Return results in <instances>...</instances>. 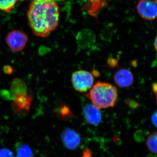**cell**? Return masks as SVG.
<instances>
[{
    "label": "cell",
    "mask_w": 157,
    "mask_h": 157,
    "mask_svg": "<svg viewBox=\"0 0 157 157\" xmlns=\"http://www.w3.org/2000/svg\"><path fill=\"white\" fill-rule=\"evenodd\" d=\"M151 89L155 94L157 93V82H154L152 84Z\"/></svg>",
    "instance_id": "22"
},
{
    "label": "cell",
    "mask_w": 157,
    "mask_h": 157,
    "mask_svg": "<svg viewBox=\"0 0 157 157\" xmlns=\"http://www.w3.org/2000/svg\"><path fill=\"white\" fill-rule=\"evenodd\" d=\"M16 157H33V153L31 147L21 142L16 143L15 146Z\"/></svg>",
    "instance_id": "12"
},
{
    "label": "cell",
    "mask_w": 157,
    "mask_h": 157,
    "mask_svg": "<svg viewBox=\"0 0 157 157\" xmlns=\"http://www.w3.org/2000/svg\"><path fill=\"white\" fill-rule=\"evenodd\" d=\"M155 96L156 100V103L157 104V93H156V94H155Z\"/></svg>",
    "instance_id": "25"
},
{
    "label": "cell",
    "mask_w": 157,
    "mask_h": 157,
    "mask_svg": "<svg viewBox=\"0 0 157 157\" xmlns=\"http://www.w3.org/2000/svg\"><path fill=\"white\" fill-rule=\"evenodd\" d=\"M137 13L143 19L153 21L157 18V0H139Z\"/></svg>",
    "instance_id": "5"
},
{
    "label": "cell",
    "mask_w": 157,
    "mask_h": 157,
    "mask_svg": "<svg viewBox=\"0 0 157 157\" xmlns=\"http://www.w3.org/2000/svg\"><path fill=\"white\" fill-rule=\"evenodd\" d=\"M33 97L28 93L13 97L12 108L14 115H25L30 109Z\"/></svg>",
    "instance_id": "6"
},
{
    "label": "cell",
    "mask_w": 157,
    "mask_h": 157,
    "mask_svg": "<svg viewBox=\"0 0 157 157\" xmlns=\"http://www.w3.org/2000/svg\"><path fill=\"white\" fill-rule=\"evenodd\" d=\"M38 1V0H33V1Z\"/></svg>",
    "instance_id": "26"
},
{
    "label": "cell",
    "mask_w": 157,
    "mask_h": 157,
    "mask_svg": "<svg viewBox=\"0 0 157 157\" xmlns=\"http://www.w3.org/2000/svg\"><path fill=\"white\" fill-rule=\"evenodd\" d=\"M93 76H96V77H99L100 76V73L98 72V70H93L92 73Z\"/></svg>",
    "instance_id": "23"
},
{
    "label": "cell",
    "mask_w": 157,
    "mask_h": 157,
    "mask_svg": "<svg viewBox=\"0 0 157 157\" xmlns=\"http://www.w3.org/2000/svg\"><path fill=\"white\" fill-rule=\"evenodd\" d=\"M82 157H92L91 152L88 148H86L83 151V155Z\"/></svg>",
    "instance_id": "21"
},
{
    "label": "cell",
    "mask_w": 157,
    "mask_h": 157,
    "mask_svg": "<svg viewBox=\"0 0 157 157\" xmlns=\"http://www.w3.org/2000/svg\"><path fill=\"white\" fill-rule=\"evenodd\" d=\"M126 103L129 107L132 109H137L139 107V104L138 103L132 99H127L126 100Z\"/></svg>",
    "instance_id": "17"
},
{
    "label": "cell",
    "mask_w": 157,
    "mask_h": 157,
    "mask_svg": "<svg viewBox=\"0 0 157 157\" xmlns=\"http://www.w3.org/2000/svg\"><path fill=\"white\" fill-rule=\"evenodd\" d=\"M20 1H22V0H20Z\"/></svg>",
    "instance_id": "27"
},
{
    "label": "cell",
    "mask_w": 157,
    "mask_h": 157,
    "mask_svg": "<svg viewBox=\"0 0 157 157\" xmlns=\"http://www.w3.org/2000/svg\"><path fill=\"white\" fill-rule=\"evenodd\" d=\"M100 109L94 104L86 105L83 109V113L86 120L93 125H98L101 123L102 115Z\"/></svg>",
    "instance_id": "9"
},
{
    "label": "cell",
    "mask_w": 157,
    "mask_h": 157,
    "mask_svg": "<svg viewBox=\"0 0 157 157\" xmlns=\"http://www.w3.org/2000/svg\"><path fill=\"white\" fill-rule=\"evenodd\" d=\"M113 79L115 84L121 88L130 87L134 80L133 73L128 69H120L114 74Z\"/></svg>",
    "instance_id": "8"
},
{
    "label": "cell",
    "mask_w": 157,
    "mask_h": 157,
    "mask_svg": "<svg viewBox=\"0 0 157 157\" xmlns=\"http://www.w3.org/2000/svg\"><path fill=\"white\" fill-rule=\"evenodd\" d=\"M151 121L154 126L157 128V109L151 116Z\"/></svg>",
    "instance_id": "19"
},
{
    "label": "cell",
    "mask_w": 157,
    "mask_h": 157,
    "mask_svg": "<svg viewBox=\"0 0 157 157\" xmlns=\"http://www.w3.org/2000/svg\"><path fill=\"white\" fill-rule=\"evenodd\" d=\"M154 45L155 49V50L157 52V36L156 37L155 39Z\"/></svg>",
    "instance_id": "24"
},
{
    "label": "cell",
    "mask_w": 157,
    "mask_h": 157,
    "mask_svg": "<svg viewBox=\"0 0 157 157\" xmlns=\"http://www.w3.org/2000/svg\"><path fill=\"white\" fill-rule=\"evenodd\" d=\"M108 67L111 68H115L118 64V61L113 58H109L107 61Z\"/></svg>",
    "instance_id": "18"
},
{
    "label": "cell",
    "mask_w": 157,
    "mask_h": 157,
    "mask_svg": "<svg viewBox=\"0 0 157 157\" xmlns=\"http://www.w3.org/2000/svg\"><path fill=\"white\" fill-rule=\"evenodd\" d=\"M27 17L34 35L45 38L57 27L59 9L54 0L33 1L29 6Z\"/></svg>",
    "instance_id": "1"
},
{
    "label": "cell",
    "mask_w": 157,
    "mask_h": 157,
    "mask_svg": "<svg viewBox=\"0 0 157 157\" xmlns=\"http://www.w3.org/2000/svg\"><path fill=\"white\" fill-rule=\"evenodd\" d=\"M85 95L99 109L114 107L118 99V93L116 86L103 82H96Z\"/></svg>",
    "instance_id": "2"
},
{
    "label": "cell",
    "mask_w": 157,
    "mask_h": 157,
    "mask_svg": "<svg viewBox=\"0 0 157 157\" xmlns=\"http://www.w3.org/2000/svg\"><path fill=\"white\" fill-rule=\"evenodd\" d=\"M94 76L89 71L79 70L73 72L71 82L74 89L80 93H86L93 87Z\"/></svg>",
    "instance_id": "3"
},
{
    "label": "cell",
    "mask_w": 157,
    "mask_h": 157,
    "mask_svg": "<svg viewBox=\"0 0 157 157\" xmlns=\"http://www.w3.org/2000/svg\"><path fill=\"white\" fill-rule=\"evenodd\" d=\"M61 138L65 146L71 150L76 149L81 142V138L78 133L69 128L63 130L61 134Z\"/></svg>",
    "instance_id": "7"
},
{
    "label": "cell",
    "mask_w": 157,
    "mask_h": 157,
    "mask_svg": "<svg viewBox=\"0 0 157 157\" xmlns=\"http://www.w3.org/2000/svg\"><path fill=\"white\" fill-rule=\"evenodd\" d=\"M4 73L7 74H11L13 72V69L9 66H5L3 67Z\"/></svg>",
    "instance_id": "20"
},
{
    "label": "cell",
    "mask_w": 157,
    "mask_h": 157,
    "mask_svg": "<svg viewBox=\"0 0 157 157\" xmlns=\"http://www.w3.org/2000/svg\"><path fill=\"white\" fill-rule=\"evenodd\" d=\"M28 40L27 35L21 31L14 30L7 35L6 42L10 49L15 52L22 51Z\"/></svg>",
    "instance_id": "4"
},
{
    "label": "cell",
    "mask_w": 157,
    "mask_h": 157,
    "mask_svg": "<svg viewBox=\"0 0 157 157\" xmlns=\"http://www.w3.org/2000/svg\"><path fill=\"white\" fill-rule=\"evenodd\" d=\"M146 144L151 152L157 154V131L149 135L147 138Z\"/></svg>",
    "instance_id": "14"
},
{
    "label": "cell",
    "mask_w": 157,
    "mask_h": 157,
    "mask_svg": "<svg viewBox=\"0 0 157 157\" xmlns=\"http://www.w3.org/2000/svg\"><path fill=\"white\" fill-rule=\"evenodd\" d=\"M95 36L89 30H84L78 33L76 36V42L79 47L83 49L90 48L94 44Z\"/></svg>",
    "instance_id": "10"
},
{
    "label": "cell",
    "mask_w": 157,
    "mask_h": 157,
    "mask_svg": "<svg viewBox=\"0 0 157 157\" xmlns=\"http://www.w3.org/2000/svg\"><path fill=\"white\" fill-rule=\"evenodd\" d=\"M55 112L59 118L63 121L68 120L72 118L73 116L70 107L64 103L59 104L56 108Z\"/></svg>",
    "instance_id": "11"
},
{
    "label": "cell",
    "mask_w": 157,
    "mask_h": 157,
    "mask_svg": "<svg viewBox=\"0 0 157 157\" xmlns=\"http://www.w3.org/2000/svg\"><path fill=\"white\" fill-rule=\"evenodd\" d=\"M11 93L13 97L27 93L25 83L18 78L14 79L11 86Z\"/></svg>",
    "instance_id": "13"
},
{
    "label": "cell",
    "mask_w": 157,
    "mask_h": 157,
    "mask_svg": "<svg viewBox=\"0 0 157 157\" xmlns=\"http://www.w3.org/2000/svg\"><path fill=\"white\" fill-rule=\"evenodd\" d=\"M0 157H14L12 152L9 149L3 148L0 150Z\"/></svg>",
    "instance_id": "16"
},
{
    "label": "cell",
    "mask_w": 157,
    "mask_h": 157,
    "mask_svg": "<svg viewBox=\"0 0 157 157\" xmlns=\"http://www.w3.org/2000/svg\"><path fill=\"white\" fill-rule=\"evenodd\" d=\"M18 0H0V10L9 12L14 9Z\"/></svg>",
    "instance_id": "15"
}]
</instances>
